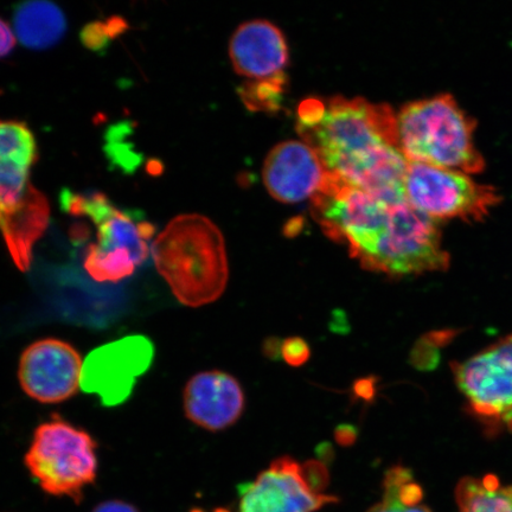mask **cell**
<instances>
[{
	"label": "cell",
	"mask_w": 512,
	"mask_h": 512,
	"mask_svg": "<svg viewBox=\"0 0 512 512\" xmlns=\"http://www.w3.org/2000/svg\"><path fill=\"white\" fill-rule=\"evenodd\" d=\"M156 268L179 303L211 304L226 291L228 256L223 235L206 216H177L152 242Z\"/></svg>",
	"instance_id": "obj_2"
},
{
	"label": "cell",
	"mask_w": 512,
	"mask_h": 512,
	"mask_svg": "<svg viewBox=\"0 0 512 512\" xmlns=\"http://www.w3.org/2000/svg\"><path fill=\"white\" fill-rule=\"evenodd\" d=\"M61 206L70 216L87 219L96 228V242L86 249L83 266L98 283L130 278L149 259L156 228L134 211L115 207L101 192L63 190Z\"/></svg>",
	"instance_id": "obj_4"
},
{
	"label": "cell",
	"mask_w": 512,
	"mask_h": 512,
	"mask_svg": "<svg viewBox=\"0 0 512 512\" xmlns=\"http://www.w3.org/2000/svg\"><path fill=\"white\" fill-rule=\"evenodd\" d=\"M459 512H512V485L502 486L495 475L466 477L456 489Z\"/></svg>",
	"instance_id": "obj_18"
},
{
	"label": "cell",
	"mask_w": 512,
	"mask_h": 512,
	"mask_svg": "<svg viewBox=\"0 0 512 512\" xmlns=\"http://www.w3.org/2000/svg\"><path fill=\"white\" fill-rule=\"evenodd\" d=\"M450 260L438 222L406 201L393 204L387 228L361 266L388 277L402 278L444 272Z\"/></svg>",
	"instance_id": "obj_6"
},
{
	"label": "cell",
	"mask_w": 512,
	"mask_h": 512,
	"mask_svg": "<svg viewBox=\"0 0 512 512\" xmlns=\"http://www.w3.org/2000/svg\"><path fill=\"white\" fill-rule=\"evenodd\" d=\"M246 396L234 376L220 370L191 377L184 390V411L195 425L220 432L238 422L245 411Z\"/></svg>",
	"instance_id": "obj_13"
},
{
	"label": "cell",
	"mask_w": 512,
	"mask_h": 512,
	"mask_svg": "<svg viewBox=\"0 0 512 512\" xmlns=\"http://www.w3.org/2000/svg\"><path fill=\"white\" fill-rule=\"evenodd\" d=\"M316 454L319 458V462H322L325 465L331 463L332 459L335 457L334 446L328 443V441H324V443L319 444L316 448Z\"/></svg>",
	"instance_id": "obj_30"
},
{
	"label": "cell",
	"mask_w": 512,
	"mask_h": 512,
	"mask_svg": "<svg viewBox=\"0 0 512 512\" xmlns=\"http://www.w3.org/2000/svg\"><path fill=\"white\" fill-rule=\"evenodd\" d=\"M497 354L512 364V334L491 345Z\"/></svg>",
	"instance_id": "obj_29"
},
{
	"label": "cell",
	"mask_w": 512,
	"mask_h": 512,
	"mask_svg": "<svg viewBox=\"0 0 512 512\" xmlns=\"http://www.w3.org/2000/svg\"><path fill=\"white\" fill-rule=\"evenodd\" d=\"M82 358L72 344L56 338L40 339L24 350L18 379L25 394L42 403H60L81 387Z\"/></svg>",
	"instance_id": "obj_9"
},
{
	"label": "cell",
	"mask_w": 512,
	"mask_h": 512,
	"mask_svg": "<svg viewBox=\"0 0 512 512\" xmlns=\"http://www.w3.org/2000/svg\"><path fill=\"white\" fill-rule=\"evenodd\" d=\"M49 215L47 197L32 185L23 201L0 217V232L19 271L29 270L32 251L36 242L46 233Z\"/></svg>",
	"instance_id": "obj_16"
},
{
	"label": "cell",
	"mask_w": 512,
	"mask_h": 512,
	"mask_svg": "<svg viewBox=\"0 0 512 512\" xmlns=\"http://www.w3.org/2000/svg\"><path fill=\"white\" fill-rule=\"evenodd\" d=\"M302 466L307 482L320 494H324L330 482L329 471L326 469V465L319 462V460H309V462L302 464Z\"/></svg>",
	"instance_id": "obj_24"
},
{
	"label": "cell",
	"mask_w": 512,
	"mask_h": 512,
	"mask_svg": "<svg viewBox=\"0 0 512 512\" xmlns=\"http://www.w3.org/2000/svg\"><path fill=\"white\" fill-rule=\"evenodd\" d=\"M355 390L358 396H361V398L369 399L374 393L373 382L369 380H362L357 383Z\"/></svg>",
	"instance_id": "obj_31"
},
{
	"label": "cell",
	"mask_w": 512,
	"mask_h": 512,
	"mask_svg": "<svg viewBox=\"0 0 512 512\" xmlns=\"http://www.w3.org/2000/svg\"><path fill=\"white\" fill-rule=\"evenodd\" d=\"M235 72L253 81L283 75L288 64V46L283 32L267 21L240 25L229 44Z\"/></svg>",
	"instance_id": "obj_14"
},
{
	"label": "cell",
	"mask_w": 512,
	"mask_h": 512,
	"mask_svg": "<svg viewBox=\"0 0 512 512\" xmlns=\"http://www.w3.org/2000/svg\"><path fill=\"white\" fill-rule=\"evenodd\" d=\"M68 28L63 11L49 0H27L16 6L14 29L22 46L46 50L60 43Z\"/></svg>",
	"instance_id": "obj_17"
},
{
	"label": "cell",
	"mask_w": 512,
	"mask_h": 512,
	"mask_svg": "<svg viewBox=\"0 0 512 512\" xmlns=\"http://www.w3.org/2000/svg\"><path fill=\"white\" fill-rule=\"evenodd\" d=\"M297 130L330 175L390 204L406 202L409 162L388 105L336 96L299 107Z\"/></svg>",
	"instance_id": "obj_1"
},
{
	"label": "cell",
	"mask_w": 512,
	"mask_h": 512,
	"mask_svg": "<svg viewBox=\"0 0 512 512\" xmlns=\"http://www.w3.org/2000/svg\"><path fill=\"white\" fill-rule=\"evenodd\" d=\"M452 370L472 411L512 432V364L489 347Z\"/></svg>",
	"instance_id": "obj_11"
},
{
	"label": "cell",
	"mask_w": 512,
	"mask_h": 512,
	"mask_svg": "<svg viewBox=\"0 0 512 512\" xmlns=\"http://www.w3.org/2000/svg\"><path fill=\"white\" fill-rule=\"evenodd\" d=\"M201 512V511H200ZM217 512H226V511H217Z\"/></svg>",
	"instance_id": "obj_32"
},
{
	"label": "cell",
	"mask_w": 512,
	"mask_h": 512,
	"mask_svg": "<svg viewBox=\"0 0 512 512\" xmlns=\"http://www.w3.org/2000/svg\"><path fill=\"white\" fill-rule=\"evenodd\" d=\"M368 512H432L424 504V490L405 466H393L383 479V496Z\"/></svg>",
	"instance_id": "obj_19"
},
{
	"label": "cell",
	"mask_w": 512,
	"mask_h": 512,
	"mask_svg": "<svg viewBox=\"0 0 512 512\" xmlns=\"http://www.w3.org/2000/svg\"><path fill=\"white\" fill-rule=\"evenodd\" d=\"M322 160L304 142L280 143L268 153L262 177L271 196L284 203H299L315 197L328 179Z\"/></svg>",
	"instance_id": "obj_12"
},
{
	"label": "cell",
	"mask_w": 512,
	"mask_h": 512,
	"mask_svg": "<svg viewBox=\"0 0 512 512\" xmlns=\"http://www.w3.org/2000/svg\"><path fill=\"white\" fill-rule=\"evenodd\" d=\"M153 358L155 345L142 335L101 345L83 363L81 388L98 396L102 406L123 405L130 399L139 377L152 366Z\"/></svg>",
	"instance_id": "obj_8"
},
{
	"label": "cell",
	"mask_w": 512,
	"mask_h": 512,
	"mask_svg": "<svg viewBox=\"0 0 512 512\" xmlns=\"http://www.w3.org/2000/svg\"><path fill=\"white\" fill-rule=\"evenodd\" d=\"M281 347H283V341L277 337H271L266 339L262 351L266 357L278 361L281 358Z\"/></svg>",
	"instance_id": "obj_28"
},
{
	"label": "cell",
	"mask_w": 512,
	"mask_h": 512,
	"mask_svg": "<svg viewBox=\"0 0 512 512\" xmlns=\"http://www.w3.org/2000/svg\"><path fill=\"white\" fill-rule=\"evenodd\" d=\"M398 145L409 163H422L466 175L480 174L485 160L476 147V121L450 94L403 106L396 114Z\"/></svg>",
	"instance_id": "obj_3"
},
{
	"label": "cell",
	"mask_w": 512,
	"mask_h": 512,
	"mask_svg": "<svg viewBox=\"0 0 512 512\" xmlns=\"http://www.w3.org/2000/svg\"><path fill=\"white\" fill-rule=\"evenodd\" d=\"M432 345L426 337L414 345L411 356H409V362L413 367L420 370H431L437 366L438 352Z\"/></svg>",
	"instance_id": "obj_23"
},
{
	"label": "cell",
	"mask_w": 512,
	"mask_h": 512,
	"mask_svg": "<svg viewBox=\"0 0 512 512\" xmlns=\"http://www.w3.org/2000/svg\"><path fill=\"white\" fill-rule=\"evenodd\" d=\"M96 448L91 434L55 414L36 428L24 463L47 494L79 502L98 475Z\"/></svg>",
	"instance_id": "obj_5"
},
{
	"label": "cell",
	"mask_w": 512,
	"mask_h": 512,
	"mask_svg": "<svg viewBox=\"0 0 512 512\" xmlns=\"http://www.w3.org/2000/svg\"><path fill=\"white\" fill-rule=\"evenodd\" d=\"M37 158L36 139L28 125L0 120V217L27 196L32 187L30 171Z\"/></svg>",
	"instance_id": "obj_15"
},
{
	"label": "cell",
	"mask_w": 512,
	"mask_h": 512,
	"mask_svg": "<svg viewBox=\"0 0 512 512\" xmlns=\"http://www.w3.org/2000/svg\"><path fill=\"white\" fill-rule=\"evenodd\" d=\"M311 357L309 343L302 337H290L283 341L281 358L291 367H302Z\"/></svg>",
	"instance_id": "obj_22"
},
{
	"label": "cell",
	"mask_w": 512,
	"mask_h": 512,
	"mask_svg": "<svg viewBox=\"0 0 512 512\" xmlns=\"http://www.w3.org/2000/svg\"><path fill=\"white\" fill-rule=\"evenodd\" d=\"M358 431L350 424L339 425L335 430V440L338 445L350 447L356 443Z\"/></svg>",
	"instance_id": "obj_26"
},
{
	"label": "cell",
	"mask_w": 512,
	"mask_h": 512,
	"mask_svg": "<svg viewBox=\"0 0 512 512\" xmlns=\"http://www.w3.org/2000/svg\"><path fill=\"white\" fill-rule=\"evenodd\" d=\"M405 190L407 202L437 222L482 221L502 201L495 188L470 175L422 163H409Z\"/></svg>",
	"instance_id": "obj_7"
},
{
	"label": "cell",
	"mask_w": 512,
	"mask_h": 512,
	"mask_svg": "<svg viewBox=\"0 0 512 512\" xmlns=\"http://www.w3.org/2000/svg\"><path fill=\"white\" fill-rule=\"evenodd\" d=\"M285 74L272 79L252 81L240 89V95L249 110L277 111L285 93Z\"/></svg>",
	"instance_id": "obj_20"
},
{
	"label": "cell",
	"mask_w": 512,
	"mask_h": 512,
	"mask_svg": "<svg viewBox=\"0 0 512 512\" xmlns=\"http://www.w3.org/2000/svg\"><path fill=\"white\" fill-rule=\"evenodd\" d=\"M307 482L303 466L285 456L275 459L252 483L240 486V512H316L337 503Z\"/></svg>",
	"instance_id": "obj_10"
},
{
	"label": "cell",
	"mask_w": 512,
	"mask_h": 512,
	"mask_svg": "<svg viewBox=\"0 0 512 512\" xmlns=\"http://www.w3.org/2000/svg\"><path fill=\"white\" fill-rule=\"evenodd\" d=\"M93 512H139L131 504L119 501L101 503Z\"/></svg>",
	"instance_id": "obj_27"
},
{
	"label": "cell",
	"mask_w": 512,
	"mask_h": 512,
	"mask_svg": "<svg viewBox=\"0 0 512 512\" xmlns=\"http://www.w3.org/2000/svg\"><path fill=\"white\" fill-rule=\"evenodd\" d=\"M126 28V23L121 18L108 19L107 22H94L83 29L82 42L89 49H104L112 38L124 32Z\"/></svg>",
	"instance_id": "obj_21"
},
{
	"label": "cell",
	"mask_w": 512,
	"mask_h": 512,
	"mask_svg": "<svg viewBox=\"0 0 512 512\" xmlns=\"http://www.w3.org/2000/svg\"><path fill=\"white\" fill-rule=\"evenodd\" d=\"M16 46V35L10 25L0 18V59L9 56Z\"/></svg>",
	"instance_id": "obj_25"
}]
</instances>
